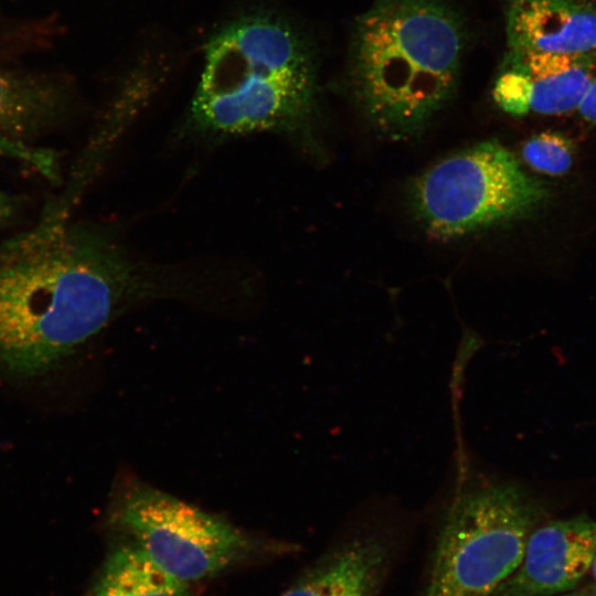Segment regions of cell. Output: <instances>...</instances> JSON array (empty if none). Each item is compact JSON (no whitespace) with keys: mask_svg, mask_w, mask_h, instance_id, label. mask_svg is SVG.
Here are the masks:
<instances>
[{"mask_svg":"<svg viewBox=\"0 0 596 596\" xmlns=\"http://www.w3.org/2000/svg\"><path fill=\"white\" fill-rule=\"evenodd\" d=\"M70 220L42 216L0 245V363L18 374L51 369L127 309L194 291L106 230Z\"/></svg>","mask_w":596,"mask_h":596,"instance_id":"6da1fadb","label":"cell"},{"mask_svg":"<svg viewBox=\"0 0 596 596\" xmlns=\"http://www.w3.org/2000/svg\"><path fill=\"white\" fill-rule=\"evenodd\" d=\"M318 82L307 40L288 22L249 15L209 41L187 131L207 140L275 134L320 152Z\"/></svg>","mask_w":596,"mask_h":596,"instance_id":"7a4b0ae2","label":"cell"},{"mask_svg":"<svg viewBox=\"0 0 596 596\" xmlns=\"http://www.w3.org/2000/svg\"><path fill=\"white\" fill-rule=\"evenodd\" d=\"M465 25L445 0H374L354 25L350 83L354 100L382 135L421 131L453 97Z\"/></svg>","mask_w":596,"mask_h":596,"instance_id":"3957f363","label":"cell"},{"mask_svg":"<svg viewBox=\"0 0 596 596\" xmlns=\"http://www.w3.org/2000/svg\"><path fill=\"white\" fill-rule=\"evenodd\" d=\"M532 523L530 502L511 483L459 490L443 519L425 596H493L520 565Z\"/></svg>","mask_w":596,"mask_h":596,"instance_id":"277c9868","label":"cell"},{"mask_svg":"<svg viewBox=\"0 0 596 596\" xmlns=\"http://www.w3.org/2000/svg\"><path fill=\"white\" fill-rule=\"evenodd\" d=\"M549 195L517 158L496 140L437 162L411 191L417 219L437 238H455L521 217Z\"/></svg>","mask_w":596,"mask_h":596,"instance_id":"5b68a950","label":"cell"},{"mask_svg":"<svg viewBox=\"0 0 596 596\" xmlns=\"http://www.w3.org/2000/svg\"><path fill=\"white\" fill-rule=\"evenodd\" d=\"M114 521L159 567L188 584L214 576L257 547L227 520L145 482L120 496Z\"/></svg>","mask_w":596,"mask_h":596,"instance_id":"8992f818","label":"cell"},{"mask_svg":"<svg viewBox=\"0 0 596 596\" xmlns=\"http://www.w3.org/2000/svg\"><path fill=\"white\" fill-rule=\"evenodd\" d=\"M595 77L596 54L505 52L493 98L512 116L562 115L577 109Z\"/></svg>","mask_w":596,"mask_h":596,"instance_id":"52a82bcc","label":"cell"},{"mask_svg":"<svg viewBox=\"0 0 596 596\" xmlns=\"http://www.w3.org/2000/svg\"><path fill=\"white\" fill-rule=\"evenodd\" d=\"M596 554V522L585 515L530 533L522 561L493 596H555L576 587Z\"/></svg>","mask_w":596,"mask_h":596,"instance_id":"ba28073f","label":"cell"},{"mask_svg":"<svg viewBox=\"0 0 596 596\" xmlns=\"http://www.w3.org/2000/svg\"><path fill=\"white\" fill-rule=\"evenodd\" d=\"M507 52L596 54L592 0H505Z\"/></svg>","mask_w":596,"mask_h":596,"instance_id":"9c48e42d","label":"cell"},{"mask_svg":"<svg viewBox=\"0 0 596 596\" xmlns=\"http://www.w3.org/2000/svg\"><path fill=\"white\" fill-rule=\"evenodd\" d=\"M68 107L65 91L52 79L0 67V134L24 141L57 124Z\"/></svg>","mask_w":596,"mask_h":596,"instance_id":"30bf717a","label":"cell"},{"mask_svg":"<svg viewBox=\"0 0 596 596\" xmlns=\"http://www.w3.org/2000/svg\"><path fill=\"white\" fill-rule=\"evenodd\" d=\"M385 562L386 549L380 540H354L281 596H374Z\"/></svg>","mask_w":596,"mask_h":596,"instance_id":"8fae6325","label":"cell"},{"mask_svg":"<svg viewBox=\"0 0 596 596\" xmlns=\"http://www.w3.org/2000/svg\"><path fill=\"white\" fill-rule=\"evenodd\" d=\"M94 596H191V590L131 542L108 556Z\"/></svg>","mask_w":596,"mask_h":596,"instance_id":"7c38bea8","label":"cell"},{"mask_svg":"<svg viewBox=\"0 0 596 596\" xmlns=\"http://www.w3.org/2000/svg\"><path fill=\"white\" fill-rule=\"evenodd\" d=\"M574 157L573 141L555 131L534 135L522 147L524 162L533 170L549 175H563L568 172Z\"/></svg>","mask_w":596,"mask_h":596,"instance_id":"4fadbf2b","label":"cell"},{"mask_svg":"<svg viewBox=\"0 0 596 596\" xmlns=\"http://www.w3.org/2000/svg\"><path fill=\"white\" fill-rule=\"evenodd\" d=\"M0 157L23 161L49 181H60V156L53 149L32 146L0 134Z\"/></svg>","mask_w":596,"mask_h":596,"instance_id":"5bb4252c","label":"cell"},{"mask_svg":"<svg viewBox=\"0 0 596 596\" xmlns=\"http://www.w3.org/2000/svg\"><path fill=\"white\" fill-rule=\"evenodd\" d=\"M577 109L585 120L596 125V77L588 86Z\"/></svg>","mask_w":596,"mask_h":596,"instance_id":"9a60e30c","label":"cell"},{"mask_svg":"<svg viewBox=\"0 0 596 596\" xmlns=\"http://www.w3.org/2000/svg\"><path fill=\"white\" fill-rule=\"evenodd\" d=\"M14 214V202L11 196L0 190V226L7 223Z\"/></svg>","mask_w":596,"mask_h":596,"instance_id":"2e32d148","label":"cell"},{"mask_svg":"<svg viewBox=\"0 0 596 596\" xmlns=\"http://www.w3.org/2000/svg\"><path fill=\"white\" fill-rule=\"evenodd\" d=\"M574 596H596V587H589L585 589L583 593Z\"/></svg>","mask_w":596,"mask_h":596,"instance_id":"e0dca14e","label":"cell"},{"mask_svg":"<svg viewBox=\"0 0 596 596\" xmlns=\"http://www.w3.org/2000/svg\"><path fill=\"white\" fill-rule=\"evenodd\" d=\"M590 571H592V574H593V576H594V578L596 581V554H595L594 562H593Z\"/></svg>","mask_w":596,"mask_h":596,"instance_id":"ac0fdd59","label":"cell"},{"mask_svg":"<svg viewBox=\"0 0 596 596\" xmlns=\"http://www.w3.org/2000/svg\"><path fill=\"white\" fill-rule=\"evenodd\" d=\"M555 596H574V595H555Z\"/></svg>","mask_w":596,"mask_h":596,"instance_id":"d6986e66","label":"cell"}]
</instances>
